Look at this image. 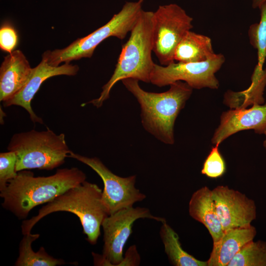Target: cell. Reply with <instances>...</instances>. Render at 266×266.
Listing matches in <instances>:
<instances>
[{"mask_svg":"<svg viewBox=\"0 0 266 266\" xmlns=\"http://www.w3.org/2000/svg\"><path fill=\"white\" fill-rule=\"evenodd\" d=\"M86 179L85 173L75 167L58 169L48 176L35 177L30 171L21 170L0 191L1 205L17 218L25 219L35 206L51 201Z\"/></svg>","mask_w":266,"mask_h":266,"instance_id":"cell-1","label":"cell"},{"mask_svg":"<svg viewBox=\"0 0 266 266\" xmlns=\"http://www.w3.org/2000/svg\"><path fill=\"white\" fill-rule=\"evenodd\" d=\"M122 81L140 105L142 123L145 130L164 143L173 144L175 120L193 89L187 83L177 81L171 84L167 91L158 93L143 90L139 80L134 78Z\"/></svg>","mask_w":266,"mask_h":266,"instance_id":"cell-2","label":"cell"},{"mask_svg":"<svg viewBox=\"0 0 266 266\" xmlns=\"http://www.w3.org/2000/svg\"><path fill=\"white\" fill-rule=\"evenodd\" d=\"M153 12L142 10L130 32L129 39L122 46L113 74L103 85L100 96L81 104L91 103L99 108L109 98L110 91L119 81L134 78L145 83L150 82L155 63L153 51L152 16Z\"/></svg>","mask_w":266,"mask_h":266,"instance_id":"cell-3","label":"cell"},{"mask_svg":"<svg viewBox=\"0 0 266 266\" xmlns=\"http://www.w3.org/2000/svg\"><path fill=\"white\" fill-rule=\"evenodd\" d=\"M102 192L97 184L86 180L70 188L43 206L37 215L23 221L22 234L31 233L33 226L47 215L66 211L78 217L87 240L91 244H96L102 221L109 215L102 201Z\"/></svg>","mask_w":266,"mask_h":266,"instance_id":"cell-4","label":"cell"},{"mask_svg":"<svg viewBox=\"0 0 266 266\" xmlns=\"http://www.w3.org/2000/svg\"><path fill=\"white\" fill-rule=\"evenodd\" d=\"M17 157V172L27 169L52 170L63 164L71 151L64 133L32 130L14 134L7 146Z\"/></svg>","mask_w":266,"mask_h":266,"instance_id":"cell-5","label":"cell"},{"mask_svg":"<svg viewBox=\"0 0 266 266\" xmlns=\"http://www.w3.org/2000/svg\"><path fill=\"white\" fill-rule=\"evenodd\" d=\"M143 1L126 2L121 10L104 25L88 35L78 38L65 48L45 51L42 57L49 65L55 66L62 62L69 63L72 60L91 58L96 48L105 39L110 36L120 39L126 37L142 10Z\"/></svg>","mask_w":266,"mask_h":266,"instance_id":"cell-6","label":"cell"},{"mask_svg":"<svg viewBox=\"0 0 266 266\" xmlns=\"http://www.w3.org/2000/svg\"><path fill=\"white\" fill-rule=\"evenodd\" d=\"M147 218L162 223L165 219L152 215L149 209L133 206L120 209L107 216L102 221V254L92 252L95 266H120L124 260L123 249L133 233L136 220Z\"/></svg>","mask_w":266,"mask_h":266,"instance_id":"cell-7","label":"cell"},{"mask_svg":"<svg viewBox=\"0 0 266 266\" xmlns=\"http://www.w3.org/2000/svg\"><path fill=\"white\" fill-rule=\"evenodd\" d=\"M193 18L176 3L160 5L152 16L153 52L162 66L174 62L179 43L193 26Z\"/></svg>","mask_w":266,"mask_h":266,"instance_id":"cell-8","label":"cell"},{"mask_svg":"<svg viewBox=\"0 0 266 266\" xmlns=\"http://www.w3.org/2000/svg\"><path fill=\"white\" fill-rule=\"evenodd\" d=\"M225 62L221 53H216L206 61L197 63L174 62L164 66L155 64L150 82L162 87L177 81L187 83L193 89H217L219 82L215 73Z\"/></svg>","mask_w":266,"mask_h":266,"instance_id":"cell-9","label":"cell"},{"mask_svg":"<svg viewBox=\"0 0 266 266\" xmlns=\"http://www.w3.org/2000/svg\"><path fill=\"white\" fill-rule=\"evenodd\" d=\"M88 166L102 179L104 188L102 201L108 215L120 209L133 206L146 196L135 187L136 176H119L111 172L97 157L89 158L70 151L68 157Z\"/></svg>","mask_w":266,"mask_h":266,"instance_id":"cell-10","label":"cell"},{"mask_svg":"<svg viewBox=\"0 0 266 266\" xmlns=\"http://www.w3.org/2000/svg\"><path fill=\"white\" fill-rule=\"evenodd\" d=\"M212 193L224 232L249 227L256 218L255 202L238 191L219 185Z\"/></svg>","mask_w":266,"mask_h":266,"instance_id":"cell-11","label":"cell"},{"mask_svg":"<svg viewBox=\"0 0 266 266\" xmlns=\"http://www.w3.org/2000/svg\"><path fill=\"white\" fill-rule=\"evenodd\" d=\"M254 130L266 135V103H255L249 108H232L223 112L220 124L211 139L212 144H221L231 135L241 131Z\"/></svg>","mask_w":266,"mask_h":266,"instance_id":"cell-12","label":"cell"},{"mask_svg":"<svg viewBox=\"0 0 266 266\" xmlns=\"http://www.w3.org/2000/svg\"><path fill=\"white\" fill-rule=\"evenodd\" d=\"M78 70L77 65H72L69 63L56 66H51L42 57L40 63L32 68L30 76L23 87L11 99L3 102V105L6 107L20 106L27 110L33 122L43 124L42 119L35 114L31 106L32 100L42 83L47 79L54 76L75 75Z\"/></svg>","mask_w":266,"mask_h":266,"instance_id":"cell-13","label":"cell"},{"mask_svg":"<svg viewBox=\"0 0 266 266\" xmlns=\"http://www.w3.org/2000/svg\"><path fill=\"white\" fill-rule=\"evenodd\" d=\"M32 68L23 52L14 50L4 57L0 67V100L14 97L25 85Z\"/></svg>","mask_w":266,"mask_h":266,"instance_id":"cell-14","label":"cell"},{"mask_svg":"<svg viewBox=\"0 0 266 266\" xmlns=\"http://www.w3.org/2000/svg\"><path fill=\"white\" fill-rule=\"evenodd\" d=\"M256 233V228L252 225L224 232L219 240L213 243L207 266H228L238 251L253 240Z\"/></svg>","mask_w":266,"mask_h":266,"instance_id":"cell-15","label":"cell"},{"mask_svg":"<svg viewBox=\"0 0 266 266\" xmlns=\"http://www.w3.org/2000/svg\"><path fill=\"white\" fill-rule=\"evenodd\" d=\"M189 213L206 227L213 243L222 237L224 232L216 211L212 190L209 188L203 187L193 194L189 203Z\"/></svg>","mask_w":266,"mask_h":266,"instance_id":"cell-16","label":"cell"},{"mask_svg":"<svg viewBox=\"0 0 266 266\" xmlns=\"http://www.w3.org/2000/svg\"><path fill=\"white\" fill-rule=\"evenodd\" d=\"M215 54L212 40L209 36L190 30L186 33L177 45L174 60L181 63L201 62Z\"/></svg>","mask_w":266,"mask_h":266,"instance_id":"cell-17","label":"cell"},{"mask_svg":"<svg viewBox=\"0 0 266 266\" xmlns=\"http://www.w3.org/2000/svg\"><path fill=\"white\" fill-rule=\"evenodd\" d=\"M266 86V69H261L256 65L251 76V83L246 90L234 92L228 90L224 103L232 108H246L247 105L264 102L263 97Z\"/></svg>","mask_w":266,"mask_h":266,"instance_id":"cell-18","label":"cell"},{"mask_svg":"<svg viewBox=\"0 0 266 266\" xmlns=\"http://www.w3.org/2000/svg\"><path fill=\"white\" fill-rule=\"evenodd\" d=\"M160 235L163 243L165 251L171 264L175 266H207V261L195 258L184 250L181 247L179 236L166 223H162Z\"/></svg>","mask_w":266,"mask_h":266,"instance_id":"cell-19","label":"cell"},{"mask_svg":"<svg viewBox=\"0 0 266 266\" xmlns=\"http://www.w3.org/2000/svg\"><path fill=\"white\" fill-rule=\"evenodd\" d=\"M39 237V234L31 233L24 234L19 245V256L15 266H56L64 265L63 259H56L49 255L43 247L34 252L32 243Z\"/></svg>","mask_w":266,"mask_h":266,"instance_id":"cell-20","label":"cell"},{"mask_svg":"<svg viewBox=\"0 0 266 266\" xmlns=\"http://www.w3.org/2000/svg\"><path fill=\"white\" fill-rule=\"evenodd\" d=\"M228 266H266V242H249L233 257Z\"/></svg>","mask_w":266,"mask_h":266,"instance_id":"cell-21","label":"cell"},{"mask_svg":"<svg viewBox=\"0 0 266 266\" xmlns=\"http://www.w3.org/2000/svg\"><path fill=\"white\" fill-rule=\"evenodd\" d=\"M260 19L250 26L248 36L251 45L257 51V66L264 68L266 61V2L259 8Z\"/></svg>","mask_w":266,"mask_h":266,"instance_id":"cell-22","label":"cell"},{"mask_svg":"<svg viewBox=\"0 0 266 266\" xmlns=\"http://www.w3.org/2000/svg\"><path fill=\"white\" fill-rule=\"evenodd\" d=\"M219 145L216 144L212 147L203 164L201 173L209 178L220 177L226 172V163L219 150Z\"/></svg>","mask_w":266,"mask_h":266,"instance_id":"cell-23","label":"cell"},{"mask_svg":"<svg viewBox=\"0 0 266 266\" xmlns=\"http://www.w3.org/2000/svg\"><path fill=\"white\" fill-rule=\"evenodd\" d=\"M16 162L14 152L8 151L0 153V191L5 188L9 181L16 177Z\"/></svg>","mask_w":266,"mask_h":266,"instance_id":"cell-24","label":"cell"},{"mask_svg":"<svg viewBox=\"0 0 266 266\" xmlns=\"http://www.w3.org/2000/svg\"><path fill=\"white\" fill-rule=\"evenodd\" d=\"M18 35L13 27L5 22L0 29V48L5 52L11 53L17 46Z\"/></svg>","mask_w":266,"mask_h":266,"instance_id":"cell-25","label":"cell"},{"mask_svg":"<svg viewBox=\"0 0 266 266\" xmlns=\"http://www.w3.org/2000/svg\"><path fill=\"white\" fill-rule=\"evenodd\" d=\"M140 258L135 245L131 246L126 251L125 257L120 266H138Z\"/></svg>","mask_w":266,"mask_h":266,"instance_id":"cell-26","label":"cell"},{"mask_svg":"<svg viewBox=\"0 0 266 266\" xmlns=\"http://www.w3.org/2000/svg\"><path fill=\"white\" fill-rule=\"evenodd\" d=\"M252 6L254 8H260L266 2V0H251Z\"/></svg>","mask_w":266,"mask_h":266,"instance_id":"cell-27","label":"cell"},{"mask_svg":"<svg viewBox=\"0 0 266 266\" xmlns=\"http://www.w3.org/2000/svg\"><path fill=\"white\" fill-rule=\"evenodd\" d=\"M263 145H264V147L265 148V149L266 150V139L264 140V141L263 142Z\"/></svg>","mask_w":266,"mask_h":266,"instance_id":"cell-28","label":"cell"}]
</instances>
